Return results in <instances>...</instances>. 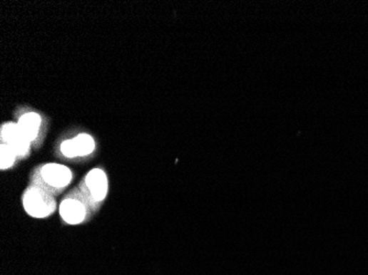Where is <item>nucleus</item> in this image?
<instances>
[{"label": "nucleus", "instance_id": "6e6552de", "mask_svg": "<svg viewBox=\"0 0 368 275\" xmlns=\"http://www.w3.org/2000/svg\"><path fill=\"white\" fill-rule=\"evenodd\" d=\"M0 153H1V155H0V169H10L12 165H15L17 157H16L14 151H12L6 143L1 142V145H0Z\"/></svg>", "mask_w": 368, "mask_h": 275}, {"label": "nucleus", "instance_id": "20e7f679", "mask_svg": "<svg viewBox=\"0 0 368 275\" xmlns=\"http://www.w3.org/2000/svg\"><path fill=\"white\" fill-rule=\"evenodd\" d=\"M41 177L53 189H64L72 182V171L68 167L58 163H48L41 169Z\"/></svg>", "mask_w": 368, "mask_h": 275}, {"label": "nucleus", "instance_id": "f03ea898", "mask_svg": "<svg viewBox=\"0 0 368 275\" xmlns=\"http://www.w3.org/2000/svg\"><path fill=\"white\" fill-rule=\"evenodd\" d=\"M0 135H1V142L6 143L14 151L16 157H24L29 153L31 142L24 137L18 123H4Z\"/></svg>", "mask_w": 368, "mask_h": 275}, {"label": "nucleus", "instance_id": "f257e3e1", "mask_svg": "<svg viewBox=\"0 0 368 275\" xmlns=\"http://www.w3.org/2000/svg\"><path fill=\"white\" fill-rule=\"evenodd\" d=\"M22 205L28 215L34 218H46L56 209L53 196L39 186H30L22 195Z\"/></svg>", "mask_w": 368, "mask_h": 275}, {"label": "nucleus", "instance_id": "423d86ee", "mask_svg": "<svg viewBox=\"0 0 368 275\" xmlns=\"http://www.w3.org/2000/svg\"><path fill=\"white\" fill-rule=\"evenodd\" d=\"M60 216L66 224H80L86 218V207L82 202L74 198H66L58 206Z\"/></svg>", "mask_w": 368, "mask_h": 275}, {"label": "nucleus", "instance_id": "0eeeda50", "mask_svg": "<svg viewBox=\"0 0 368 275\" xmlns=\"http://www.w3.org/2000/svg\"><path fill=\"white\" fill-rule=\"evenodd\" d=\"M41 123V116L31 111V113H27V114L22 115L20 117L18 126H19L24 137L27 138L30 142H32V141L36 140V137L39 135Z\"/></svg>", "mask_w": 368, "mask_h": 275}, {"label": "nucleus", "instance_id": "7ed1b4c3", "mask_svg": "<svg viewBox=\"0 0 368 275\" xmlns=\"http://www.w3.org/2000/svg\"><path fill=\"white\" fill-rule=\"evenodd\" d=\"M95 150V141L92 135L88 133H81L76 137L66 140L61 145V152L64 157H86L93 153Z\"/></svg>", "mask_w": 368, "mask_h": 275}, {"label": "nucleus", "instance_id": "39448f33", "mask_svg": "<svg viewBox=\"0 0 368 275\" xmlns=\"http://www.w3.org/2000/svg\"><path fill=\"white\" fill-rule=\"evenodd\" d=\"M85 185L90 192L93 201H104L108 192V179L106 173L101 169H93L85 177Z\"/></svg>", "mask_w": 368, "mask_h": 275}]
</instances>
